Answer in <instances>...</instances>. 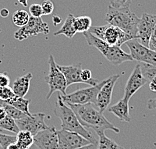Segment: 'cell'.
<instances>
[{
  "mask_svg": "<svg viewBox=\"0 0 156 149\" xmlns=\"http://www.w3.org/2000/svg\"><path fill=\"white\" fill-rule=\"evenodd\" d=\"M76 114L81 125L85 128L93 129L97 134L104 133L106 130H112L116 133H119L120 130L109 122L103 113L100 112L95 107L94 104L87 103L83 105L67 104Z\"/></svg>",
  "mask_w": 156,
  "mask_h": 149,
  "instance_id": "obj_1",
  "label": "cell"
},
{
  "mask_svg": "<svg viewBox=\"0 0 156 149\" xmlns=\"http://www.w3.org/2000/svg\"><path fill=\"white\" fill-rule=\"evenodd\" d=\"M54 113L61 121L62 129L76 132L89 140L92 144H97V140L91 135V133L85 127L81 125L74 111L63 101L61 94L57 96V101L54 106Z\"/></svg>",
  "mask_w": 156,
  "mask_h": 149,
  "instance_id": "obj_2",
  "label": "cell"
},
{
  "mask_svg": "<svg viewBox=\"0 0 156 149\" xmlns=\"http://www.w3.org/2000/svg\"><path fill=\"white\" fill-rule=\"evenodd\" d=\"M139 20V17L131 11L129 7L114 8L112 6H108L105 16L106 23L119 28L127 34L131 35L134 39L136 37L137 26Z\"/></svg>",
  "mask_w": 156,
  "mask_h": 149,
  "instance_id": "obj_3",
  "label": "cell"
},
{
  "mask_svg": "<svg viewBox=\"0 0 156 149\" xmlns=\"http://www.w3.org/2000/svg\"><path fill=\"white\" fill-rule=\"evenodd\" d=\"M83 35L86 39L87 43L89 46L95 47L101 52V54L108 60L109 62L113 65H120L123 62L126 61H132V57L130 54H127L124 52L119 46H111L107 44L103 40L99 39L95 35L90 33L89 31L83 32Z\"/></svg>",
  "mask_w": 156,
  "mask_h": 149,
  "instance_id": "obj_4",
  "label": "cell"
},
{
  "mask_svg": "<svg viewBox=\"0 0 156 149\" xmlns=\"http://www.w3.org/2000/svg\"><path fill=\"white\" fill-rule=\"evenodd\" d=\"M88 31L111 46H119L120 47L123 43H126L127 41L134 39L131 35L127 34L119 28L110 25V24H106V25L102 26H91Z\"/></svg>",
  "mask_w": 156,
  "mask_h": 149,
  "instance_id": "obj_5",
  "label": "cell"
},
{
  "mask_svg": "<svg viewBox=\"0 0 156 149\" xmlns=\"http://www.w3.org/2000/svg\"><path fill=\"white\" fill-rule=\"evenodd\" d=\"M48 62H49V72L44 77L45 82L49 86V92L47 96H46V99L50 98L51 95L55 91H59L61 95L66 94V89L68 87L66 84L65 77L63 75V73L58 69L53 55H49Z\"/></svg>",
  "mask_w": 156,
  "mask_h": 149,
  "instance_id": "obj_6",
  "label": "cell"
},
{
  "mask_svg": "<svg viewBox=\"0 0 156 149\" xmlns=\"http://www.w3.org/2000/svg\"><path fill=\"white\" fill-rule=\"evenodd\" d=\"M106 82V79L99 82L94 86H89L82 89H77L70 94L61 95L63 101L66 104H75V105H83L87 103H92L95 105L96 97L102 85Z\"/></svg>",
  "mask_w": 156,
  "mask_h": 149,
  "instance_id": "obj_7",
  "label": "cell"
},
{
  "mask_svg": "<svg viewBox=\"0 0 156 149\" xmlns=\"http://www.w3.org/2000/svg\"><path fill=\"white\" fill-rule=\"evenodd\" d=\"M48 24L42 20L41 17L30 16L28 22L24 26L20 27L14 33V38L19 41H23L30 36H37L39 34L47 35L49 33Z\"/></svg>",
  "mask_w": 156,
  "mask_h": 149,
  "instance_id": "obj_8",
  "label": "cell"
},
{
  "mask_svg": "<svg viewBox=\"0 0 156 149\" xmlns=\"http://www.w3.org/2000/svg\"><path fill=\"white\" fill-rule=\"evenodd\" d=\"M126 43L133 60H136L139 63L156 65V52L154 50H152L147 46L142 45L136 39H131Z\"/></svg>",
  "mask_w": 156,
  "mask_h": 149,
  "instance_id": "obj_9",
  "label": "cell"
},
{
  "mask_svg": "<svg viewBox=\"0 0 156 149\" xmlns=\"http://www.w3.org/2000/svg\"><path fill=\"white\" fill-rule=\"evenodd\" d=\"M45 113H34V114L25 115L23 118L15 120L19 130L28 131L34 136L39 131L46 129L47 125L45 123Z\"/></svg>",
  "mask_w": 156,
  "mask_h": 149,
  "instance_id": "obj_10",
  "label": "cell"
},
{
  "mask_svg": "<svg viewBox=\"0 0 156 149\" xmlns=\"http://www.w3.org/2000/svg\"><path fill=\"white\" fill-rule=\"evenodd\" d=\"M58 135V148L57 149H77L85 146L91 142L86 138L81 136L73 131H68L65 129L57 130Z\"/></svg>",
  "mask_w": 156,
  "mask_h": 149,
  "instance_id": "obj_11",
  "label": "cell"
},
{
  "mask_svg": "<svg viewBox=\"0 0 156 149\" xmlns=\"http://www.w3.org/2000/svg\"><path fill=\"white\" fill-rule=\"evenodd\" d=\"M123 72L120 74H116V75L110 76L106 79V82L102 85V87L99 90L97 97H96V102H95V106L100 112L103 113L106 109L108 108L109 104L111 102L112 99V93H113V88L114 85L116 84L118 78L123 75Z\"/></svg>",
  "mask_w": 156,
  "mask_h": 149,
  "instance_id": "obj_12",
  "label": "cell"
},
{
  "mask_svg": "<svg viewBox=\"0 0 156 149\" xmlns=\"http://www.w3.org/2000/svg\"><path fill=\"white\" fill-rule=\"evenodd\" d=\"M156 27V16L149 13H143L140 17L139 23L137 26V32L135 39L144 46L149 44L151 34Z\"/></svg>",
  "mask_w": 156,
  "mask_h": 149,
  "instance_id": "obj_13",
  "label": "cell"
},
{
  "mask_svg": "<svg viewBox=\"0 0 156 149\" xmlns=\"http://www.w3.org/2000/svg\"><path fill=\"white\" fill-rule=\"evenodd\" d=\"M33 144L39 149H57L58 135L55 126H48L33 136Z\"/></svg>",
  "mask_w": 156,
  "mask_h": 149,
  "instance_id": "obj_14",
  "label": "cell"
},
{
  "mask_svg": "<svg viewBox=\"0 0 156 149\" xmlns=\"http://www.w3.org/2000/svg\"><path fill=\"white\" fill-rule=\"evenodd\" d=\"M146 83V79L143 77L142 72H141L140 63H137L126 82L125 88H124L123 98H125L126 100L129 101L130 98Z\"/></svg>",
  "mask_w": 156,
  "mask_h": 149,
  "instance_id": "obj_15",
  "label": "cell"
},
{
  "mask_svg": "<svg viewBox=\"0 0 156 149\" xmlns=\"http://www.w3.org/2000/svg\"><path fill=\"white\" fill-rule=\"evenodd\" d=\"M82 64L79 63L77 65H57L58 69L63 73L67 86L74 84V83H83L81 80V70H82Z\"/></svg>",
  "mask_w": 156,
  "mask_h": 149,
  "instance_id": "obj_16",
  "label": "cell"
},
{
  "mask_svg": "<svg viewBox=\"0 0 156 149\" xmlns=\"http://www.w3.org/2000/svg\"><path fill=\"white\" fill-rule=\"evenodd\" d=\"M106 110L112 113V114H114L117 118L119 120H121V121H125V122L131 121L128 100H126L125 98L120 99L116 104L108 107Z\"/></svg>",
  "mask_w": 156,
  "mask_h": 149,
  "instance_id": "obj_17",
  "label": "cell"
},
{
  "mask_svg": "<svg viewBox=\"0 0 156 149\" xmlns=\"http://www.w3.org/2000/svg\"><path fill=\"white\" fill-rule=\"evenodd\" d=\"M32 73H27L24 76L18 77L13 82L12 90L16 96L24 97L28 93L30 88V82L32 79Z\"/></svg>",
  "mask_w": 156,
  "mask_h": 149,
  "instance_id": "obj_18",
  "label": "cell"
},
{
  "mask_svg": "<svg viewBox=\"0 0 156 149\" xmlns=\"http://www.w3.org/2000/svg\"><path fill=\"white\" fill-rule=\"evenodd\" d=\"M60 34L65 35L67 38H73L74 35L76 34V30H75V28H74V15L73 14L70 13L67 15L62 27L60 28L58 31L54 32V36H57V35H60Z\"/></svg>",
  "mask_w": 156,
  "mask_h": 149,
  "instance_id": "obj_19",
  "label": "cell"
},
{
  "mask_svg": "<svg viewBox=\"0 0 156 149\" xmlns=\"http://www.w3.org/2000/svg\"><path fill=\"white\" fill-rule=\"evenodd\" d=\"M7 103L14 106L15 108H17L18 110L22 111L23 113H25L26 115H30L31 113L29 111V104L31 100L30 99H25L24 97H19V96H14L10 100L6 101Z\"/></svg>",
  "mask_w": 156,
  "mask_h": 149,
  "instance_id": "obj_20",
  "label": "cell"
},
{
  "mask_svg": "<svg viewBox=\"0 0 156 149\" xmlns=\"http://www.w3.org/2000/svg\"><path fill=\"white\" fill-rule=\"evenodd\" d=\"M99 140L97 141V149H124V147L120 146L115 141L108 138L104 133L98 134Z\"/></svg>",
  "mask_w": 156,
  "mask_h": 149,
  "instance_id": "obj_21",
  "label": "cell"
},
{
  "mask_svg": "<svg viewBox=\"0 0 156 149\" xmlns=\"http://www.w3.org/2000/svg\"><path fill=\"white\" fill-rule=\"evenodd\" d=\"M92 20L89 16H79L74 17V28L76 32H86L91 27Z\"/></svg>",
  "mask_w": 156,
  "mask_h": 149,
  "instance_id": "obj_22",
  "label": "cell"
},
{
  "mask_svg": "<svg viewBox=\"0 0 156 149\" xmlns=\"http://www.w3.org/2000/svg\"><path fill=\"white\" fill-rule=\"evenodd\" d=\"M16 143L20 147L29 148L33 144V135L28 131L19 130V132L16 134Z\"/></svg>",
  "mask_w": 156,
  "mask_h": 149,
  "instance_id": "obj_23",
  "label": "cell"
},
{
  "mask_svg": "<svg viewBox=\"0 0 156 149\" xmlns=\"http://www.w3.org/2000/svg\"><path fill=\"white\" fill-rule=\"evenodd\" d=\"M0 107H2L3 109H4L6 114L11 117V118H13L14 120L21 119V118H23V117L26 115L25 113H23L22 111L18 110V109L15 108L14 106L8 104L6 101L0 100Z\"/></svg>",
  "mask_w": 156,
  "mask_h": 149,
  "instance_id": "obj_24",
  "label": "cell"
},
{
  "mask_svg": "<svg viewBox=\"0 0 156 149\" xmlns=\"http://www.w3.org/2000/svg\"><path fill=\"white\" fill-rule=\"evenodd\" d=\"M29 18H30V14L23 9L16 10L12 14V22L18 27H22L25 25L28 22V20H29Z\"/></svg>",
  "mask_w": 156,
  "mask_h": 149,
  "instance_id": "obj_25",
  "label": "cell"
},
{
  "mask_svg": "<svg viewBox=\"0 0 156 149\" xmlns=\"http://www.w3.org/2000/svg\"><path fill=\"white\" fill-rule=\"evenodd\" d=\"M0 128L9 131V132H12L14 134H17L19 132V128L17 126L16 121L8 115L4 119L0 120Z\"/></svg>",
  "mask_w": 156,
  "mask_h": 149,
  "instance_id": "obj_26",
  "label": "cell"
},
{
  "mask_svg": "<svg viewBox=\"0 0 156 149\" xmlns=\"http://www.w3.org/2000/svg\"><path fill=\"white\" fill-rule=\"evenodd\" d=\"M141 72L143 77L146 79V82L149 83L152 78L156 76V65L147 64V63H140Z\"/></svg>",
  "mask_w": 156,
  "mask_h": 149,
  "instance_id": "obj_27",
  "label": "cell"
},
{
  "mask_svg": "<svg viewBox=\"0 0 156 149\" xmlns=\"http://www.w3.org/2000/svg\"><path fill=\"white\" fill-rule=\"evenodd\" d=\"M80 76H81V80H82V82L85 84L90 85V86H94V85L99 83L98 80L92 78V73L89 69H82L81 70Z\"/></svg>",
  "mask_w": 156,
  "mask_h": 149,
  "instance_id": "obj_28",
  "label": "cell"
},
{
  "mask_svg": "<svg viewBox=\"0 0 156 149\" xmlns=\"http://www.w3.org/2000/svg\"><path fill=\"white\" fill-rule=\"evenodd\" d=\"M14 96H15V94H14L12 88H10L9 86L0 87V100L8 101Z\"/></svg>",
  "mask_w": 156,
  "mask_h": 149,
  "instance_id": "obj_29",
  "label": "cell"
},
{
  "mask_svg": "<svg viewBox=\"0 0 156 149\" xmlns=\"http://www.w3.org/2000/svg\"><path fill=\"white\" fill-rule=\"evenodd\" d=\"M14 142H16V136L0 133V145H1V147L3 149H6L9 144Z\"/></svg>",
  "mask_w": 156,
  "mask_h": 149,
  "instance_id": "obj_30",
  "label": "cell"
},
{
  "mask_svg": "<svg viewBox=\"0 0 156 149\" xmlns=\"http://www.w3.org/2000/svg\"><path fill=\"white\" fill-rule=\"evenodd\" d=\"M40 5L43 15H50V14H52L53 10H54V4H53L51 0H44V1H42Z\"/></svg>",
  "mask_w": 156,
  "mask_h": 149,
  "instance_id": "obj_31",
  "label": "cell"
},
{
  "mask_svg": "<svg viewBox=\"0 0 156 149\" xmlns=\"http://www.w3.org/2000/svg\"><path fill=\"white\" fill-rule=\"evenodd\" d=\"M29 13H30V15L33 17H41L43 15L41 5L38 4V3H33V4H31L29 6Z\"/></svg>",
  "mask_w": 156,
  "mask_h": 149,
  "instance_id": "obj_32",
  "label": "cell"
},
{
  "mask_svg": "<svg viewBox=\"0 0 156 149\" xmlns=\"http://www.w3.org/2000/svg\"><path fill=\"white\" fill-rule=\"evenodd\" d=\"M132 0H110V6L114 8H123V7H129Z\"/></svg>",
  "mask_w": 156,
  "mask_h": 149,
  "instance_id": "obj_33",
  "label": "cell"
},
{
  "mask_svg": "<svg viewBox=\"0 0 156 149\" xmlns=\"http://www.w3.org/2000/svg\"><path fill=\"white\" fill-rule=\"evenodd\" d=\"M10 83V79L9 76L7 75V73H0V87H5V86H9Z\"/></svg>",
  "mask_w": 156,
  "mask_h": 149,
  "instance_id": "obj_34",
  "label": "cell"
},
{
  "mask_svg": "<svg viewBox=\"0 0 156 149\" xmlns=\"http://www.w3.org/2000/svg\"><path fill=\"white\" fill-rule=\"evenodd\" d=\"M148 47L156 52V27H155V29L153 30V32H152V34H151V37H150V40H149V44H148Z\"/></svg>",
  "mask_w": 156,
  "mask_h": 149,
  "instance_id": "obj_35",
  "label": "cell"
},
{
  "mask_svg": "<svg viewBox=\"0 0 156 149\" xmlns=\"http://www.w3.org/2000/svg\"><path fill=\"white\" fill-rule=\"evenodd\" d=\"M147 108L149 109V110H154L156 109V97L155 98H152V99H149L147 102Z\"/></svg>",
  "mask_w": 156,
  "mask_h": 149,
  "instance_id": "obj_36",
  "label": "cell"
},
{
  "mask_svg": "<svg viewBox=\"0 0 156 149\" xmlns=\"http://www.w3.org/2000/svg\"><path fill=\"white\" fill-rule=\"evenodd\" d=\"M149 88H150V90L151 91H154L156 92V76H154L153 78H152V80L150 81L149 83Z\"/></svg>",
  "mask_w": 156,
  "mask_h": 149,
  "instance_id": "obj_37",
  "label": "cell"
},
{
  "mask_svg": "<svg viewBox=\"0 0 156 149\" xmlns=\"http://www.w3.org/2000/svg\"><path fill=\"white\" fill-rule=\"evenodd\" d=\"M9 15V10L7 8H2L0 10V16L3 17V18H6V17H8Z\"/></svg>",
  "mask_w": 156,
  "mask_h": 149,
  "instance_id": "obj_38",
  "label": "cell"
},
{
  "mask_svg": "<svg viewBox=\"0 0 156 149\" xmlns=\"http://www.w3.org/2000/svg\"><path fill=\"white\" fill-rule=\"evenodd\" d=\"M77 149H97V144H88V145H85V146H82V147H79Z\"/></svg>",
  "mask_w": 156,
  "mask_h": 149,
  "instance_id": "obj_39",
  "label": "cell"
},
{
  "mask_svg": "<svg viewBox=\"0 0 156 149\" xmlns=\"http://www.w3.org/2000/svg\"><path fill=\"white\" fill-rule=\"evenodd\" d=\"M52 21H53V24H54V25H58V24L61 22V18H60L59 16L55 15L52 17Z\"/></svg>",
  "mask_w": 156,
  "mask_h": 149,
  "instance_id": "obj_40",
  "label": "cell"
},
{
  "mask_svg": "<svg viewBox=\"0 0 156 149\" xmlns=\"http://www.w3.org/2000/svg\"><path fill=\"white\" fill-rule=\"evenodd\" d=\"M6 116H7V114H6L5 110H4V109H3L2 107H0V120L4 119Z\"/></svg>",
  "mask_w": 156,
  "mask_h": 149,
  "instance_id": "obj_41",
  "label": "cell"
},
{
  "mask_svg": "<svg viewBox=\"0 0 156 149\" xmlns=\"http://www.w3.org/2000/svg\"><path fill=\"white\" fill-rule=\"evenodd\" d=\"M18 148H19V145L17 144L16 142H14V143L9 144L8 146H7L6 149H18Z\"/></svg>",
  "mask_w": 156,
  "mask_h": 149,
  "instance_id": "obj_42",
  "label": "cell"
},
{
  "mask_svg": "<svg viewBox=\"0 0 156 149\" xmlns=\"http://www.w3.org/2000/svg\"><path fill=\"white\" fill-rule=\"evenodd\" d=\"M16 1L17 3H20V4L23 6H28V3H27L28 0H16Z\"/></svg>",
  "mask_w": 156,
  "mask_h": 149,
  "instance_id": "obj_43",
  "label": "cell"
},
{
  "mask_svg": "<svg viewBox=\"0 0 156 149\" xmlns=\"http://www.w3.org/2000/svg\"><path fill=\"white\" fill-rule=\"evenodd\" d=\"M18 149H29V148H24V147H20V146H19Z\"/></svg>",
  "mask_w": 156,
  "mask_h": 149,
  "instance_id": "obj_44",
  "label": "cell"
},
{
  "mask_svg": "<svg viewBox=\"0 0 156 149\" xmlns=\"http://www.w3.org/2000/svg\"><path fill=\"white\" fill-rule=\"evenodd\" d=\"M0 149H3V148L1 147V145H0Z\"/></svg>",
  "mask_w": 156,
  "mask_h": 149,
  "instance_id": "obj_45",
  "label": "cell"
},
{
  "mask_svg": "<svg viewBox=\"0 0 156 149\" xmlns=\"http://www.w3.org/2000/svg\"><path fill=\"white\" fill-rule=\"evenodd\" d=\"M0 32H1V28H0Z\"/></svg>",
  "mask_w": 156,
  "mask_h": 149,
  "instance_id": "obj_46",
  "label": "cell"
}]
</instances>
